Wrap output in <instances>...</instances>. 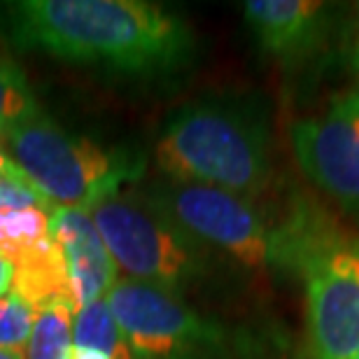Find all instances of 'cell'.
<instances>
[{
  "mask_svg": "<svg viewBox=\"0 0 359 359\" xmlns=\"http://www.w3.org/2000/svg\"><path fill=\"white\" fill-rule=\"evenodd\" d=\"M7 40L133 82H168L198 54L182 14L147 0H14L0 5Z\"/></svg>",
  "mask_w": 359,
  "mask_h": 359,
  "instance_id": "6da1fadb",
  "label": "cell"
},
{
  "mask_svg": "<svg viewBox=\"0 0 359 359\" xmlns=\"http://www.w3.org/2000/svg\"><path fill=\"white\" fill-rule=\"evenodd\" d=\"M140 194L219 259L264 276L299 278L308 257L339 231V224L299 191L280 208L166 177Z\"/></svg>",
  "mask_w": 359,
  "mask_h": 359,
  "instance_id": "7a4b0ae2",
  "label": "cell"
},
{
  "mask_svg": "<svg viewBox=\"0 0 359 359\" xmlns=\"http://www.w3.org/2000/svg\"><path fill=\"white\" fill-rule=\"evenodd\" d=\"M154 163L166 180L271 201L278 170L266 100L231 93L189 100L168 114Z\"/></svg>",
  "mask_w": 359,
  "mask_h": 359,
  "instance_id": "3957f363",
  "label": "cell"
},
{
  "mask_svg": "<svg viewBox=\"0 0 359 359\" xmlns=\"http://www.w3.org/2000/svg\"><path fill=\"white\" fill-rule=\"evenodd\" d=\"M0 145L49 203L77 210H91L145 173L140 152L68 133L45 112L7 128Z\"/></svg>",
  "mask_w": 359,
  "mask_h": 359,
  "instance_id": "277c9868",
  "label": "cell"
},
{
  "mask_svg": "<svg viewBox=\"0 0 359 359\" xmlns=\"http://www.w3.org/2000/svg\"><path fill=\"white\" fill-rule=\"evenodd\" d=\"M124 278L187 299L217 276V255L191 238L142 194H114L89 210Z\"/></svg>",
  "mask_w": 359,
  "mask_h": 359,
  "instance_id": "5b68a950",
  "label": "cell"
},
{
  "mask_svg": "<svg viewBox=\"0 0 359 359\" xmlns=\"http://www.w3.org/2000/svg\"><path fill=\"white\" fill-rule=\"evenodd\" d=\"M133 359H266L271 341L159 287L119 278L107 294Z\"/></svg>",
  "mask_w": 359,
  "mask_h": 359,
  "instance_id": "8992f818",
  "label": "cell"
},
{
  "mask_svg": "<svg viewBox=\"0 0 359 359\" xmlns=\"http://www.w3.org/2000/svg\"><path fill=\"white\" fill-rule=\"evenodd\" d=\"M304 359L359 355V238L341 229L301 269Z\"/></svg>",
  "mask_w": 359,
  "mask_h": 359,
  "instance_id": "52a82bcc",
  "label": "cell"
},
{
  "mask_svg": "<svg viewBox=\"0 0 359 359\" xmlns=\"http://www.w3.org/2000/svg\"><path fill=\"white\" fill-rule=\"evenodd\" d=\"M297 166L359 226V87L336 93L315 117L290 126Z\"/></svg>",
  "mask_w": 359,
  "mask_h": 359,
  "instance_id": "ba28073f",
  "label": "cell"
},
{
  "mask_svg": "<svg viewBox=\"0 0 359 359\" xmlns=\"http://www.w3.org/2000/svg\"><path fill=\"white\" fill-rule=\"evenodd\" d=\"M255 47L285 73H301L329 49L334 5L318 0H248L241 5Z\"/></svg>",
  "mask_w": 359,
  "mask_h": 359,
  "instance_id": "9c48e42d",
  "label": "cell"
},
{
  "mask_svg": "<svg viewBox=\"0 0 359 359\" xmlns=\"http://www.w3.org/2000/svg\"><path fill=\"white\" fill-rule=\"evenodd\" d=\"M49 236L66 259L75 313L96 299H105L119 280V269L107 252L89 210L54 205L49 210Z\"/></svg>",
  "mask_w": 359,
  "mask_h": 359,
  "instance_id": "30bf717a",
  "label": "cell"
},
{
  "mask_svg": "<svg viewBox=\"0 0 359 359\" xmlns=\"http://www.w3.org/2000/svg\"><path fill=\"white\" fill-rule=\"evenodd\" d=\"M10 264L14 269L10 292L24 299L33 311H40L56 299H68L73 304L66 259L52 236H45L40 243L12 257Z\"/></svg>",
  "mask_w": 359,
  "mask_h": 359,
  "instance_id": "8fae6325",
  "label": "cell"
},
{
  "mask_svg": "<svg viewBox=\"0 0 359 359\" xmlns=\"http://www.w3.org/2000/svg\"><path fill=\"white\" fill-rule=\"evenodd\" d=\"M73 346L98 350L110 359H133L128 339L121 332L110 304L96 299L82 306L73 318Z\"/></svg>",
  "mask_w": 359,
  "mask_h": 359,
  "instance_id": "7c38bea8",
  "label": "cell"
},
{
  "mask_svg": "<svg viewBox=\"0 0 359 359\" xmlns=\"http://www.w3.org/2000/svg\"><path fill=\"white\" fill-rule=\"evenodd\" d=\"M75 306L68 299H56L42 306L33 322L24 359H66L73 348Z\"/></svg>",
  "mask_w": 359,
  "mask_h": 359,
  "instance_id": "4fadbf2b",
  "label": "cell"
},
{
  "mask_svg": "<svg viewBox=\"0 0 359 359\" xmlns=\"http://www.w3.org/2000/svg\"><path fill=\"white\" fill-rule=\"evenodd\" d=\"M40 112V103L26 73L0 40V135L14 124H21Z\"/></svg>",
  "mask_w": 359,
  "mask_h": 359,
  "instance_id": "5bb4252c",
  "label": "cell"
},
{
  "mask_svg": "<svg viewBox=\"0 0 359 359\" xmlns=\"http://www.w3.org/2000/svg\"><path fill=\"white\" fill-rule=\"evenodd\" d=\"M49 236V210H0V257L7 262Z\"/></svg>",
  "mask_w": 359,
  "mask_h": 359,
  "instance_id": "9a60e30c",
  "label": "cell"
},
{
  "mask_svg": "<svg viewBox=\"0 0 359 359\" xmlns=\"http://www.w3.org/2000/svg\"><path fill=\"white\" fill-rule=\"evenodd\" d=\"M35 315L38 311H33L17 294L7 292L5 297H0V348L24 353L33 332Z\"/></svg>",
  "mask_w": 359,
  "mask_h": 359,
  "instance_id": "2e32d148",
  "label": "cell"
},
{
  "mask_svg": "<svg viewBox=\"0 0 359 359\" xmlns=\"http://www.w3.org/2000/svg\"><path fill=\"white\" fill-rule=\"evenodd\" d=\"M24 208L52 210L54 205L14 166L5 175H0V210H24Z\"/></svg>",
  "mask_w": 359,
  "mask_h": 359,
  "instance_id": "e0dca14e",
  "label": "cell"
},
{
  "mask_svg": "<svg viewBox=\"0 0 359 359\" xmlns=\"http://www.w3.org/2000/svg\"><path fill=\"white\" fill-rule=\"evenodd\" d=\"M12 276H14V269L12 264L0 257V297H5L10 292V285H12Z\"/></svg>",
  "mask_w": 359,
  "mask_h": 359,
  "instance_id": "ac0fdd59",
  "label": "cell"
},
{
  "mask_svg": "<svg viewBox=\"0 0 359 359\" xmlns=\"http://www.w3.org/2000/svg\"><path fill=\"white\" fill-rule=\"evenodd\" d=\"M66 359H110V357L103 355V353H98V350H89V348H77V346H73V348H70V353H68Z\"/></svg>",
  "mask_w": 359,
  "mask_h": 359,
  "instance_id": "d6986e66",
  "label": "cell"
},
{
  "mask_svg": "<svg viewBox=\"0 0 359 359\" xmlns=\"http://www.w3.org/2000/svg\"><path fill=\"white\" fill-rule=\"evenodd\" d=\"M14 168V163H12V159H10V154L5 152V147L0 145V175H5L7 170H12Z\"/></svg>",
  "mask_w": 359,
  "mask_h": 359,
  "instance_id": "ffe728a7",
  "label": "cell"
},
{
  "mask_svg": "<svg viewBox=\"0 0 359 359\" xmlns=\"http://www.w3.org/2000/svg\"><path fill=\"white\" fill-rule=\"evenodd\" d=\"M0 359H24V353H14V350L0 348Z\"/></svg>",
  "mask_w": 359,
  "mask_h": 359,
  "instance_id": "44dd1931",
  "label": "cell"
},
{
  "mask_svg": "<svg viewBox=\"0 0 359 359\" xmlns=\"http://www.w3.org/2000/svg\"><path fill=\"white\" fill-rule=\"evenodd\" d=\"M355 61H357V68H359V24H357V42H355Z\"/></svg>",
  "mask_w": 359,
  "mask_h": 359,
  "instance_id": "7402d4cb",
  "label": "cell"
},
{
  "mask_svg": "<svg viewBox=\"0 0 359 359\" xmlns=\"http://www.w3.org/2000/svg\"><path fill=\"white\" fill-rule=\"evenodd\" d=\"M355 359H359V355H357V357H355Z\"/></svg>",
  "mask_w": 359,
  "mask_h": 359,
  "instance_id": "603a6c76",
  "label": "cell"
}]
</instances>
